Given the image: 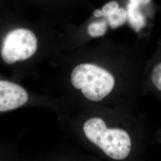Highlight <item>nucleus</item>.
<instances>
[{"label": "nucleus", "instance_id": "obj_1", "mask_svg": "<svg viewBox=\"0 0 161 161\" xmlns=\"http://www.w3.org/2000/svg\"><path fill=\"white\" fill-rule=\"evenodd\" d=\"M83 130L86 138L112 159L122 160L129 155L131 142L125 131L119 128H108L104 121L97 117L88 119Z\"/></svg>", "mask_w": 161, "mask_h": 161}, {"label": "nucleus", "instance_id": "obj_11", "mask_svg": "<svg viewBox=\"0 0 161 161\" xmlns=\"http://www.w3.org/2000/svg\"><path fill=\"white\" fill-rule=\"evenodd\" d=\"M93 14L94 16V17H101V16H103V13L102 10H96L94 13H93Z\"/></svg>", "mask_w": 161, "mask_h": 161}, {"label": "nucleus", "instance_id": "obj_6", "mask_svg": "<svg viewBox=\"0 0 161 161\" xmlns=\"http://www.w3.org/2000/svg\"><path fill=\"white\" fill-rule=\"evenodd\" d=\"M127 18V12L124 8H120L114 13L108 16V20L110 27L112 29H115L125 23Z\"/></svg>", "mask_w": 161, "mask_h": 161}, {"label": "nucleus", "instance_id": "obj_10", "mask_svg": "<svg viewBox=\"0 0 161 161\" xmlns=\"http://www.w3.org/2000/svg\"><path fill=\"white\" fill-rule=\"evenodd\" d=\"M130 1L137 6H147L150 4L152 0H130Z\"/></svg>", "mask_w": 161, "mask_h": 161}, {"label": "nucleus", "instance_id": "obj_7", "mask_svg": "<svg viewBox=\"0 0 161 161\" xmlns=\"http://www.w3.org/2000/svg\"><path fill=\"white\" fill-rule=\"evenodd\" d=\"M107 31V24L105 21L91 23L88 27V32L93 38L102 36Z\"/></svg>", "mask_w": 161, "mask_h": 161}, {"label": "nucleus", "instance_id": "obj_2", "mask_svg": "<svg viewBox=\"0 0 161 161\" xmlns=\"http://www.w3.org/2000/svg\"><path fill=\"white\" fill-rule=\"evenodd\" d=\"M71 82L80 90L86 97L92 102H99L107 97L114 89L115 79L110 72L92 64H80L71 74Z\"/></svg>", "mask_w": 161, "mask_h": 161}, {"label": "nucleus", "instance_id": "obj_9", "mask_svg": "<svg viewBox=\"0 0 161 161\" xmlns=\"http://www.w3.org/2000/svg\"><path fill=\"white\" fill-rule=\"evenodd\" d=\"M118 8H119L118 3L115 1H112L103 6L102 10V12L103 16L108 17L110 15L112 14L113 13H114Z\"/></svg>", "mask_w": 161, "mask_h": 161}, {"label": "nucleus", "instance_id": "obj_8", "mask_svg": "<svg viewBox=\"0 0 161 161\" xmlns=\"http://www.w3.org/2000/svg\"><path fill=\"white\" fill-rule=\"evenodd\" d=\"M151 79L156 88L161 91V62L156 64L153 68Z\"/></svg>", "mask_w": 161, "mask_h": 161}, {"label": "nucleus", "instance_id": "obj_4", "mask_svg": "<svg viewBox=\"0 0 161 161\" xmlns=\"http://www.w3.org/2000/svg\"><path fill=\"white\" fill-rule=\"evenodd\" d=\"M26 91L16 84L0 80V112L15 109L26 103Z\"/></svg>", "mask_w": 161, "mask_h": 161}, {"label": "nucleus", "instance_id": "obj_3", "mask_svg": "<svg viewBox=\"0 0 161 161\" xmlns=\"http://www.w3.org/2000/svg\"><path fill=\"white\" fill-rule=\"evenodd\" d=\"M37 49L34 34L28 29H17L6 35L1 48V57L7 64L25 60L33 56Z\"/></svg>", "mask_w": 161, "mask_h": 161}, {"label": "nucleus", "instance_id": "obj_5", "mask_svg": "<svg viewBox=\"0 0 161 161\" xmlns=\"http://www.w3.org/2000/svg\"><path fill=\"white\" fill-rule=\"evenodd\" d=\"M140 7L131 3L128 5V17L131 26L136 31H139L146 26V17L140 11Z\"/></svg>", "mask_w": 161, "mask_h": 161}]
</instances>
